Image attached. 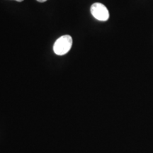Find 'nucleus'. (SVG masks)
Wrapping results in <instances>:
<instances>
[{"instance_id":"7ed1b4c3","label":"nucleus","mask_w":153,"mask_h":153,"mask_svg":"<svg viewBox=\"0 0 153 153\" xmlns=\"http://www.w3.org/2000/svg\"><path fill=\"white\" fill-rule=\"evenodd\" d=\"M36 1H38V2H45V1H48V0H36Z\"/></svg>"},{"instance_id":"f03ea898","label":"nucleus","mask_w":153,"mask_h":153,"mask_svg":"<svg viewBox=\"0 0 153 153\" xmlns=\"http://www.w3.org/2000/svg\"><path fill=\"white\" fill-rule=\"evenodd\" d=\"M91 13L96 19L101 22H106L109 19V12L103 4H93L91 7Z\"/></svg>"},{"instance_id":"f257e3e1","label":"nucleus","mask_w":153,"mask_h":153,"mask_svg":"<svg viewBox=\"0 0 153 153\" xmlns=\"http://www.w3.org/2000/svg\"><path fill=\"white\" fill-rule=\"evenodd\" d=\"M72 45V38L70 36H61L57 39L53 45V51L57 55H63L68 53Z\"/></svg>"},{"instance_id":"20e7f679","label":"nucleus","mask_w":153,"mask_h":153,"mask_svg":"<svg viewBox=\"0 0 153 153\" xmlns=\"http://www.w3.org/2000/svg\"><path fill=\"white\" fill-rule=\"evenodd\" d=\"M15 1H19V2H21V1H24V0H15Z\"/></svg>"}]
</instances>
